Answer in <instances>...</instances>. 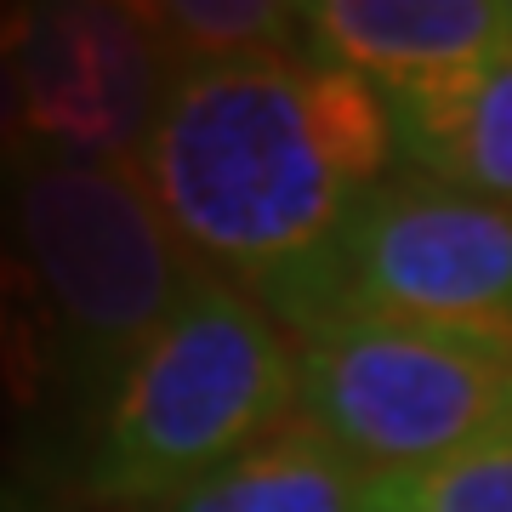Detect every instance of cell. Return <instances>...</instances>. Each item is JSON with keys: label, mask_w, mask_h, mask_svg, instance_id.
Returning <instances> with one entry per match:
<instances>
[{"label": "cell", "mask_w": 512, "mask_h": 512, "mask_svg": "<svg viewBox=\"0 0 512 512\" xmlns=\"http://www.w3.org/2000/svg\"><path fill=\"white\" fill-rule=\"evenodd\" d=\"M296 421L399 478L512 421V325L336 319L296 342Z\"/></svg>", "instance_id": "obj_4"}, {"label": "cell", "mask_w": 512, "mask_h": 512, "mask_svg": "<svg viewBox=\"0 0 512 512\" xmlns=\"http://www.w3.org/2000/svg\"><path fill=\"white\" fill-rule=\"evenodd\" d=\"M302 52L387 97L507 57L512 0H308Z\"/></svg>", "instance_id": "obj_7"}, {"label": "cell", "mask_w": 512, "mask_h": 512, "mask_svg": "<svg viewBox=\"0 0 512 512\" xmlns=\"http://www.w3.org/2000/svg\"><path fill=\"white\" fill-rule=\"evenodd\" d=\"M291 416L296 342L285 319L200 268L97 404L80 478L109 507L177 501Z\"/></svg>", "instance_id": "obj_3"}, {"label": "cell", "mask_w": 512, "mask_h": 512, "mask_svg": "<svg viewBox=\"0 0 512 512\" xmlns=\"http://www.w3.org/2000/svg\"><path fill=\"white\" fill-rule=\"evenodd\" d=\"M336 319L512 325V211L421 177L382 183L330 256L302 336Z\"/></svg>", "instance_id": "obj_5"}, {"label": "cell", "mask_w": 512, "mask_h": 512, "mask_svg": "<svg viewBox=\"0 0 512 512\" xmlns=\"http://www.w3.org/2000/svg\"><path fill=\"white\" fill-rule=\"evenodd\" d=\"M387 97L308 52L177 69L137 160L194 268L302 336L353 217L393 183Z\"/></svg>", "instance_id": "obj_1"}, {"label": "cell", "mask_w": 512, "mask_h": 512, "mask_svg": "<svg viewBox=\"0 0 512 512\" xmlns=\"http://www.w3.org/2000/svg\"><path fill=\"white\" fill-rule=\"evenodd\" d=\"M0 274L23 348L52 382L97 404L194 285L137 165L29 160L0 177Z\"/></svg>", "instance_id": "obj_2"}, {"label": "cell", "mask_w": 512, "mask_h": 512, "mask_svg": "<svg viewBox=\"0 0 512 512\" xmlns=\"http://www.w3.org/2000/svg\"><path fill=\"white\" fill-rule=\"evenodd\" d=\"M35 160L29 143V114H23V86H18V57H12V18L0 12V177H12L18 165Z\"/></svg>", "instance_id": "obj_12"}, {"label": "cell", "mask_w": 512, "mask_h": 512, "mask_svg": "<svg viewBox=\"0 0 512 512\" xmlns=\"http://www.w3.org/2000/svg\"><path fill=\"white\" fill-rule=\"evenodd\" d=\"M387 114L410 177L512 211V52L387 92Z\"/></svg>", "instance_id": "obj_8"}, {"label": "cell", "mask_w": 512, "mask_h": 512, "mask_svg": "<svg viewBox=\"0 0 512 512\" xmlns=\"http://www.w3.org/2000/svg\"><path fill=\"white\" fill-rule=\"evenodd\" d=\"M376 512H512V421L433 467L376 478Z\"/></svg>", "instance_id": "obj_11"}, {"label": "cell", "mask_w": 512, "mask_h": 512, "mask_svg": "<svg viewBox=\"0 0 512 512\" xmlns=\"http://www.w3.org/2000/svg\"><path fill=\"white\" fill-rule=\"evenodd\" d=\"M165 512H376V478L291 421L274 439L234 456L211 478L188 484Z\"/></svg>", "instance_id": "obj_9"}, {"label": "cell", "mask_w": 512, "mask_h": 512, "mask_svg": "<svg viewBox=\"0 0 512 512\" xmlns=\"http://www.w3.org/2000/svg\"><path fill=\"white\" fill-rule=\"evenodd\" d=\"M143 12L171 69L302 52V6L291 0H148Z\"/></svg>", "instance_id": "obj_10"}, {"label": "cell", "mask_w": 512, "mask_h": 512, "mask_svg": "<svg viewBox=\"0 0 512 512\" xmlns=\"http://www.w3.org/2000/svg\"><path fill=\"white\" fill-rule=\"evenodd\" d=\"M35 160L137 165L171 92V57L131 0L6 6Z\"/></svg>", "instance_id": "obj_6"}]
</instances>
